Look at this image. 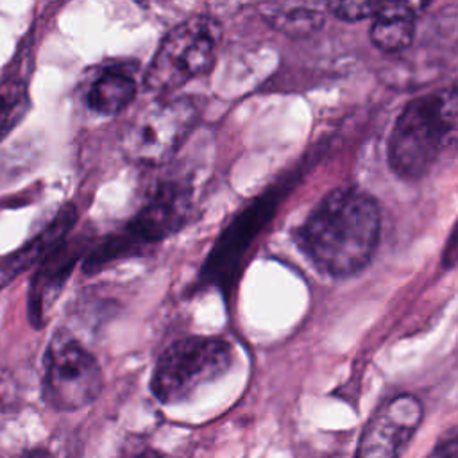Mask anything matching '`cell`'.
I'll list each match as a JSON object with an SVG mask.
<instances>
[{"label":"cell","mask_w":458,"mask_h":458,"mask_svg":"<svg viewBox=\"0 0 458 458\" xmlns=\"http://www.w3.org/2000/svg\"><path fill=\"white\" fill-rule=\"evenodd\" d=\"M454 265H458V218L453 224L451 233H449L444 250H442V267L453 268Z\"/></svg>","instance_id":"17"},{"label":"cell","mask_w":458,"mask_h":458,"mask_svg":"<svg viewBox=\"0 0 458 458\" xmlns=\"http://www.w3.org/2000/svg\"><path fill=\"white\" fill-rule=\"evenodd\" d=\"M426 2H388L372 20L369 38L385 54L406 50L415 39V20L428 9Z\"/></svg>","instance_id":"10"},{"label":"cell","mask_w":458,"mask_h":458,"mask_svg":"<svg viewBox=\"0 0 458 458\" xmlns=\"http://www.w3.org/2000/svg\"><path fill=\"white\" fill-rule=\"evenodd\" d=\"M84 247L82 240H63L39 261L27 295L29 320L34 327H41L47 322L48 311L61 295Z\"/></svg>","instance_id":"9"},{"label":"cell","mask_w":458,"mask_h":458,"mask_svg":"<svg viewBox=\"0 0 458 458\" xmlns=\"http://www.w3.org/2000/svg\"><path fill=\"white\" fill-rule=\"evenodd\" d=\"M324 7L320 4H261L259 14L274 30L290 38H306L324 25Z\"/></svg>","instance_id":"13"},{"label":"cell","mask_w":458,"mask_h":458,"mask_svg":"<svg viewBox=\"0 0 458 458\" xmlns=\"http://www.w3.org/2000/svg\"><path fill=\"white\" fill-rule=\"evenodd\" d=\"M233 361V345L222 336L181 338L157 358L150 376V392L163 404L182 403L200 386L222 377Z\"/></svg>","instance_id":"5"},{"label":"cell","mask_w":458,"mask_h":458,"mask_svg":"<svg viewBox=\"0 0 458 458\" xmlns=\"http://www.w3.org/2000/svg\"><path fill=\"white\" fill-rule=\"evenodd\" d=\"M424 417L417 395L403 392L383 401L365 424L352 458H399Z\"/></svg>","instance_id":"8"},{"label":"cell","mask_w":458,"mask_h":458,"mask_svg":"<svg viewBox=\"0 0 458 458\" xmlns=\"http://www.w3.org/2000/svg\"><path fill=\"white\" fill-rule=\"evenodd\" d=\"M193 213V188L186 181L161 182L140 211L122 227L106 236L86 258L84 274L141 254L186 225Z\"/></svg>","instance_id":"3"},{"label":"cell","mask_w":458,"mask_h":458,"mask_svg":"<svg viewBox=\"0 0 458 458\" xmlns=\"http://www.w3.org/2000/svg\"><path fill=\"white\" fill-rule=\"evenodd\" d=\"M458 154V73L411 98L397 114L386 141L392 172L417 181Z\"/></svg>","instance_id":"2"},{"label":"cell","mask_w":458,"mask_h":458,"mask_svg":"<svg viewBox=\"0 0 458 458\" xmlns=\"http://www.w3.org/2000/svg\"><path fill=\"white\" fill-rule=\"evenodd\" d=\"M381 211L376 199L358 186L324 195L297 227L295 238L308 259L331 277L361 272L376 254Z\"/></svg>","instance_id":"1"},{"label":"cell","mask_w":458,"mask_h":458,"mask_svg":"<svg viewBox=\"0 0 458 458\" xmlns=\"http://www.w3.org/2000/svg\"><path fill=\"white\" fill-rule=\"evenodd\" d=\"M77 213L73 204H64L57 216L30 242L0 261V288L7 286L14 277L23 274L30 265L41 261L54 247H57L75 224Z\"/></svg>","instance_id":"11"},{"label":"cell","mask_w":458,"mask_h":458,"mask_svg":"<svg viewBox=\"0 0 458 458\" xmlns=\"http://www.w3.org/2000/svg\"><path fill=\"white\" fill-rule=\"evenodd\" d=\"M199 116L200 109L191 97L152 100L125 125L120 138L122 152L136 165H163L193 132Z\"/></svg>","instance_id":"6"},{"label":"cell","mask_w":458,"mask_h":458,"mask_svg":"<svg viewBox=\"0 0 458 458\" xmlns=\"http://www.w3.org/2000/svg\"><path fill=\"white\" fill-rule=\"evenodd\" d=\"M383 4L377 2H340V4H326V9L338 20L356 23L369 18H376L381 11Z\"/></svg>","instance_id":"15"},{"label":"cell","mask_w":458,"mask_h":458,"mask_svg":"<svg viewBox=\"0 0 458 458\" xmlns=\"http://www.w3.org/2000/svg\"><path fill=\"white\" fill-rule=\"evenodd\" d=\"M29 86L20 75L0 79V141L23 120L29 109Z\"/></svg>","instance_id":"14"},{"label":"cell","mask_w":458,"mask_h":458,"mask_svg":"<svg viewBox=\"0 0 458 458\" xmlns=\"http://www.w3.org/2000/svg\"><path fill=\"white\" fill-rule=\"evenodd\" d=\"M136 458H161V454L157 451H154V449H145Z\"/></svg>","instance_id":"19"},{"label":"cell","mask_w":458,"mask_h":458,"mask_svg":"<svg viewBox=\"0 0 458 458\" xmlns=\"http://www.w3.org/2000/svg\"><path fill=\"white\" fill-rule=\"evenodd\" d=\"M18 458H52V454L45 449H30V451L21 453Z\"/></svg>","instance_id":"18"},{"label":"cell","mask_w":458,"mask_h":458,"mask_svg":"<svg viewBox=\"0 0 458 458\" xmlns=\"http://www.w3.org/2000/svg\"><path fill=\"white\" fill-rule=\"evenodd\" d=\"M426 458H458V426L440 435Z\"/></svg>","instance_id":"16"},{"label":"cell","mask_w":458,"mask_h":458,"mask_svg":"<svg viewBox=\"0 0 458 458\" xmlns=\"http://www.w3.org/2000/svg\"><path fill=\"white\" fill-rule=\"evenodd\" d=\"M138 93L134 72L122 64L102 70L88 86L86 106L89 111L104 116L122 113Z\"/></svg>","instance_id":"12"},{"label":"cell","mask_w":458,"mask_h":458,"mask_svg":"<svg viewBox=\"0 0 458 458\" xmlns=\"http://www.w3.org/2000/svg\"><path fill=\"white\" fill-rule=\"evenodd\" d=\"M102 390L97 358L68 331L52 335L43 356L41 395L57 411H75L91 404Z\"/></svg>","instance_id":"7"},{"label":"cell","mask_w":458,"mask_h":458,"mask_svg":"<svg viewBox=\"0 0 458 458\" xmlns=\"http://www.w3.org/2000/svg\"><path fill=\"white\" fill-rule=\"evenodd\" d=\"M220 39L222 27L216 18L193 14L182 20L165 34L150 59L143 75L145 89L165 95L208 73Z\"/></svg>","instance_id":"4"}]
</instances>
